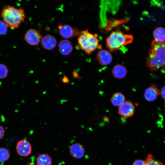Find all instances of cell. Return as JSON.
<instances>
[{
    "mask_svg": "<svg viewBox=\"0 0 165 165\" xmlns=\"http://www.w3.org/2000/svg\"><path fill=\"white\" fill-rule=\"evenodd\" d=\"M69 153L71 156L74 158L80 159L85 154V148L81 144L78 143H75L70 146Z\"/></svg>",
    "mask_w": 165,
    "mask_h": 165,
    "instance_id": "cell-10",
    "label": "cell"
},
{
    "mask_svg": "<svg viewBox=\"0 0 165 165\" xmlns=\"http://www.w3.org/2000/svg\"><path fill=\"white\" fill-rule=\"evenodd\" d=\"M36 164L37 165H52V158L47 154H41L37 158Z\"/></svg>",
    "mask_w": 165,
    "mask_h": 165,
    "instance_id": "cell-17",
    "label": "cell"
},
{
    "mask_svg": "<svg viewBox=\"0 0 165 165\" xmlns=\"http://www.w3.org/2000/svg\"><path fill=\"white\" fill-rule=\"evenodd\" d=\"M133 39L132 35L124 34L120 31H113L107 38L106 45L110 51L114 52L131 43Z\"/></svg>",
    "mask_w": 165,
    "mask_h": 165,
    "instance_id": "cell-4",
    "label": "cell"
},
{
    "mask_svg": "<svg viewBox=\"0 0 165 165\" xmlns=\"http://www.w3.org/2000/svg\"><path fill=\"white\" fill-rule=\"evenodd\" d=\"M63 76L61 77V80L62 82L64 83L67 84L68 85H69L70 80L68 79V76H66L64 74H63Z\"/></svg>",
    "mask_w": 165,
    "mask_h": 165,
    "instance_id": "cell-22",
    "label": "cell"
},
{
    "mask_svg": "<svg viewBox=\"0 0 165 165\" xmlns=\"http://www.w3.org/2000/svg\"><path fill=\"white\" fill-rule=\"evenodd\" d=\"M58 47L60 52L64 55L69 54L73 50V46L71 42L66 39L63 40L60 42Z\"/></svg>",
    "mask_w": 165,
    "mask_h": 165,
    "instance_id": "cell-14",
    "label": "cell"
},
{
    "mask_svg": "<svg viewBox=\"0 0 165 165\" xmlns=\"http://www.w3.org/2000/svg\"><path fill=\"white\" fill-rule=\"evenodd\" d=\"M10 156L9 151L4 148H0V163L7 161Z\"/></svg>",
    "mask_w": 165,
    "mask_h": 165,
    "instance_id": "cell-18",
    "label": "cell"
},
{
    "mask_svg": "<svg viewBox=\"0 0 165 165\" xmlns=\"http://www.w3.org/2000/svg\"><path fill=\"white\" fill-rule=\"evenodd\" d=\"M146 66L152 71L165 67V42H152L146 60Z\"/></svg>",
    "mask_w": 165,
    "mask_h": 165,
    "instance_id": "cell-1",
    "label": "cell"
},
{
    "mask_svg": "<svg viewBox=\"0 0 165 165\" xmlns=\"http://www.w3.org/2000/svg\"><path fill=\"white\" fill-rule=\"evenodd\" d=\"M1 83H0V85Z\"/></svg>",
    "mask_w": 165,
    "mask_h": 165,
    "instance_id": "cell-27",
    "label": "cell"
},
{
    "mask_svg": "<svg viewBox=\"0 0 165 165\" xmlns=\"http://www.w3.org/2000/svg\"><path fill=\"white\" fill-rule=\"evenodd\" d=\"M8 27L4 21H0V35L5 34L7 32Z\"/></svg>",
    "mask_w": 165,
    "mask_h": 165,
    "instance_id": "cell-21",
    "label": "cell"
},
{
    "mask_svg": "<svg viewBox=\"0 0 165 165\" xmlns=\"http://www.w3.org/2000/svg\"><path fill=\"white\" fill-rule=\"evenodd\" d=\"M8 73V69L6 65L0 64V79L6 78Z\"/></svg>",
    "mask_w": 165,
    "mask_h": 165,
    "instance_id": "cell-20",
    "label": "cell"
},
{
    "mask_svg": "<svg viewBox=\"0 0 165 165\" xmlns=\"http://www.w3.org/2000/svg\"><path fill=\"white\" fill-rule=\"evenodd\" d=\"M57 42V40L55 37L50 35H45L42 38L41 41L42 46L47 50L53 49L56 46Z\"/></svg>",
    "mask_w": 165,
    "mask_h": 165,
    "instance_id": "cell-12",
    "label": "cell"
},
{
    "mask_svg": "<svg viewBox=\"0 0 165 165\" xmlns=\"http://www.w3.org/2000/svg\"><path fill=\"white\" fill-rule=\"evenodd\" d=\"M58 28L60 34L64 38L78 36L80 34V32L77 28H73L68 24H60L58 26Z\"/></svg>",
    "mask_w": 165,
    "mask_h": 165,
    "instance_id": "cell-5",
    "label": "cell"
},
{
    "mask_svg": "<svg viewBox=\"0 0 165 165\" xmlns=\"http://www.w3.org/2000/svg\"><path fill=\"white\" fill-rule=\"evenodd\" d=\"M160 94V91L156 86L152 83L145 90L144 97L147 101L151 102L155 101Z\"/></svg>",
    "mask_w": 165,
    "mask_h": 165,
    "instance_id": "cell-9",
    "label": "cell"
},
{
    "mask_svg": "<svg viewBox=\"0 0 165 165\" xmlns=\"http://www.w3.org/2000/svg\"><path fill=\"white\" fill-rule=\"evenodd\" d=\"M1 16L8 27L14 29L18 28L24 21L26 15L21 7L16 8L7 6L3 8Z\"/></svg>",
    "mask_w": 165,
    "mask_h": 165,
    "instance_id": "cell-2",
    "label": "cell"
},
{
    "mask_svg": "<svg viewBox=\"0 0 165 165\" xmlns=\"http://www.w3.org/2000/svg\"><path fill=\"white\" fill-rule=\"evenodd\" d=\"M5 132L3 127L0 125V140L2 139L4 137Z\"/></svg>",
    "mask_w": 165,
    "mask_h": 165,
    "instance_id": "cell-26",
    "label": "cell"
},
{
    "mask_svg": "<svg viewBox=\"0 0 165 165\" xmlns=\"http://www.w3.org/2000/svg\"><path fill=\"white\" fill-rule=\"evenodd\" d=\"M125 97L124 94L118 92L115 93L112 95L110 101L114 106L119 107L125 101Z\"/></svg>",
    "mask_w": 165,
    "mask_h": 165,
    "instance_id": "cell-15",
    "label": "cell"
},
{
    "mask_svg": "<svg viewBox=\"0 0 165 165\" xmlns=\"http://www.w3.org/2000/svg\"><path fill=\"white\" fill-rule=\"evenodd\" d=\"M73 78L77 79L78 80L82 79V78L79 75V73L75 70H74L72 72Z\"/></svg>",
    "mask_w": 165,
    "mask_h": 165,
    "instance_id": "cell-23",
    "label": "cell"
},
{
    "mask_svg": "<svg viewBox=\"0 0 165 165\" xmlns=\"http://www.w3.org/2000/svg\"><path fill=\"white\" fill-rule=\"evenodd\" d=\"M97 58L99 64L104 66L109 64L112 59L110 52L106 50L100 51L97 54Z\"/></svg>",
    "mask_w": 165,
    "mask_h": 165,
    "instance_id": "cell-11",
    "label": "cell"
},
{
    "mask_svg": "<svg viewBox=\"0 0 165 165\" xmlns=\"http://www.w3.org/2000/svg\"><path fill=\"white\" fill-rule=\"evenodd\" d=\"M127 72L126 68L124 66L118 64L113 67L112 73L115 78L118 79H122L125 77Z\"/></svg>",
    "mask_w": 165,
    "mask_h": 165,
    "instance_id": "cell-13",
    "label": "cell"
},
{
    "mask_svg": "<svg viewBox=\"0 0 165 165\" xmlns=\"http://www.w3.org/2000/svg\"><path fill=\"white\" fill-rule=\"evenodd\" d=\"M160 92L162 98L164 100V103L165 104V86L161 88Z\"/></svg>",
    "mask_w": 165,
    "mask_h": 165,
    "instance_id": "cell-25",
    "label": "cell"
},
{
    "mask_svg": "<svg viewBox=\"0 0 165 165\" xmlns=\"http://www.w3.org/2000/svg\"><path fill=\"white\" fill-rule=\"evenodd\" d=\"M153 35L154 40L159 42L165 41V28L160 27L156 28L153 31Z\"/></svg>",
    "mask_w": 165,
    "mask_h": 165,
    "instance_id": "cell-16",
    "label": "cell"
},
{
    "mask_svg": "<svg viewBox=\"0 0 165 165\" xmlns=\"http://www.w3.org/2000/svg\"><path fill=\"white\" fill-rule=\"evenodd\" d=\"M100 42L97 34H92L86 30L80 32L78 38L77 47L89 54L97 49L101 47Z\"/></svg>",
    "mask_w": 165,
    "mask_h": 165,
    "instance_id": "cell-3",
    "label": "cell"
},
{
    "mask_svg": "<svg viewBox=\"0 0 165 165\" xmlns=\"http://www.w3.org/2000/svg\"><path fill=\"white\" fill-rule=\"evenodd\" d=\"M42 38V35L35 29L28 30L24 35V39L29 44L35 46L38 45Z\"/></svg>",
    "mask_w": 165,
    "mask_h": 165,
    "instance_id": "cell-8",
    "label": "cell"
},
{
    "mask_svg": "<svg viewBox=\"0 0 165 165\" xmlns=\"http://www.w3.org/2000/svg\"><path fill=\"white\" fill-rule=\"evenodd\" d=\"M145 162V165H163L161 162L155 160L151 154L148 155Z\"/></svg>",
    "mask_w": 165,
    "mask_h": 165,
    "instance_id": "cell-19",
    "label": "cell"
},
{
    "mask_svg": "<svg viewBox=\"0 0 165 165\" xmlns=\"http://www.w3.org/2000/svg\"><path fill=\"white\" fill-rule=\"evenodd\" d=\"M132 165H145V162L141 160H136L134 162Z\"/></svg>",
    "mask_w": 165,
    "mask_h": 165,
    "instance_id": "cell-24",
    "label": "cell"
},
{
    "mask_svg": "<svg viewBox=\"0 0 165 165\" xmlns=\"http://www.w3.org/2000/svg\"><path fill=\"white\" fill-rule=\"evenodd\" d=\"M135 107L133 104L128 101H125L118 108V113L124 118L131 117L134 115Z\"/></svg>",
    "mask_w": 165,
    "mask_h": 165,
    "instance_id": "cell-6",
    "label": "cell"
},
{
    "mask_svg": "<svg viewBox=\"0 0 165 165\" xmlns=\"http://www.w3.org/2000/svg\"><path fill=\"white\" fill-rule=\"evenodd\" d=\"M17 153L20 156L26 157L29 155L32 152V147L28 140L22 139L19 141L16 146Z\"/></svg>",
    "mask_w": 165,
    "mask_h": 165,
    "instance_id": "cell-7",
    "label": "cell"
}]
</instances>
